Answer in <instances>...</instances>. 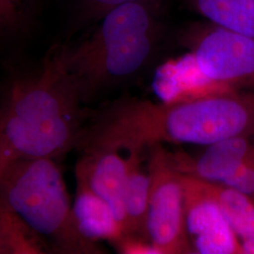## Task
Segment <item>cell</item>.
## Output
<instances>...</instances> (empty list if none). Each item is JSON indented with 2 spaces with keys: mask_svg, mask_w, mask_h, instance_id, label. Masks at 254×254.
<instances>
[{
  "mask_svg": "<svg viewBox=\"0 0 254 254\" xmlns=\"http://www.w3.org/2000/svg\"><path fill=\"white\" fill-rule=\"evenodd\" d=\"M181 175L195 190L218 205L239 239L254 236V200L251 196L222 183Z\"/></svg>",
  "mask_w": 254,
  "mask_h": 254,
  "instance_id": "11",
  "label": "cell"
},
{
  "mask_svg": "<svg viewBox=\"0 0 254 254\" xmlns=\"http://www.w3.org/2000/svg\"><path fill=\"white\" fill-rule=\"evenodd\" d=\"M242 254H254V236L240 239Z\"/></svg>",
  "mask_w": 254,
  "mask_h": 254,
  "instance_id": "20",
  "label": "cell"
},
{
  "mask_svg": "<svg viewBox=\"0 0 254 254\" xmlns=\"http://www.w3.org/2000/svg\"><path fill=\"white\" fill-rule=\"evenodd\" d=\"M209 23L254 38V0H187Z\"/></svg>",
  "mask_w": 254,
  "mask_h": 254,
  "instance_id": "13",
  "label": "cell"
},
{
  "mask_svg": "<svg viewBox=\"0 0 254 254\" xmlns=\"http://www.w3.org/2000/svg\"><path fill=\"white\" fill-rule=\"evenodd\" d=\"M112 245L120 254H160L150 241L137 236L126 235Z\"/></svg>",
  "mask_w": 254,
  "mask_h": 254,
  "instance_id": "18",
  "label": "cell"
},
{
  "mask_svg": "<svg viewBox=\"0 0 254 254\" xmlns=\"http://www.w3.org/2000/svg\"><path fill=\"white\" fill-rule=\"evenodd\" d=\"M83 104L56 45L37 71L10 83L0 109V131L17 158L58 160L81 139L91 114Z\"/></svg>",
  "mask_w": 254,
  "mask_h": 254,
  "instance_id": "2",
  "label": "cell"
},
{
  "mask_svg": "<svg viewBox=\"0 0 254 254\" xmlns=\"http://www.w3.org/2000/svg\"><path fill=\"white\" fill-rule=\"evenodd\" d=\"M222 184L233 187L254 198V155Z\"/></svg>",
  "mask_w": 254,
  "mask_h": 254,
  "instance_id": "17",
  "label": "cell"
},
{
  "mask_svg": "<svg viewBox=\"0 0 254 254\" xmlns=\"http://www.w3.org/2000/svg\"><path fill=\"white\" fill-rule=\"evenodd\" d=\"M35 0H0V35L14 33L24 27Z\"/></svg>",
  "mask_w": 254,
  "mask_h": 254,
  "instance_id": "15",
  "label": "cell"
},
{
  "mask_svg": "<svg viewBox=\"0 0 254 254\" xmlns=\"http://www.w3.org/2000/svg\"><path fill=\"white\" fill-rule=\"evenodd\" d=\"M148 172L151 186L147 236L160 254H194L186 229L184 190L162 144L150 146Z\"/></svg>",
  "mask_w": 254,
  "mask_h": 254,
  "instance_id": "6",
  "label": "cell"
},
{
  "mask_svg": "<svg viewBox=\"0 0 254 254\" xmlns=\"http://www.w3.org/2000/svg\"><path fill=\"white\" fill-rule=\"evenodd\" d=\"M17 159V156L9 147L0 131V178L9 164Z\"/></svg>",
  "mask_w": 254,
  "mask_h": 254,
  "instance_id": "19",
  "label": "cell"
},
{
  "mask_svg": "<svg viewBox=\"0 0 254 254\" xmlns=\"http://www.w3.org/2000/svg\"><path fill=\"white\" fill-rule=\"evenodd\" d=\"M186 229L194 254H242L241 244L218 205L195 190L180 174Z\"/></svg>",
  "mask_w": 254,
  "mask_h": 254,
  "instance_id": "7",
  "label": "cell"
},
{
  "mask_svg": "<svg viewBox=\"0 0 254 254\" xmlns=\"http://www.w3.org/2000/svg\"><path fill=\"white\" fill-rule=\"evenodd\" d=\"M0 246L3 254H52L46 241L1 200Z\"/></svg>",
  "mask_w": 254,
  "mask_h": 254,
  "instance_id": "14",
  "label": "cell"
},
{
  "mask_svg": "<svg viewBox=\"0 0 254 254\" xmlns=\"http://www.w3.org/2000/svg\"><path fill=\"white\" fill-rule=\"evenodd\" d=\"M254 137V91H236L176 104L121 98L92 112L76 147L144 152L163 143L208 146Z\"/></svg>",
  "mask_w": 254,
  "mask_h": 254,
  "instance_id": "1",
  "label": "cell"
},
{
  "mask_svg": "<svg viewBox=\"0 0 254 254\" xmlns=\"http://www.w3.org/2000/svg\"><path fill=\"white\" fill-rule=\"evenodd\" d=\"M201 73L236 91H254V38L218 27L194 23L180 35Z\"/></svg>",
  "mask_w": 254,
  "mask_h": 254,
  "instance_id": "5",
  "label": "cell"
},
{
  "mask_svg": "<svg viewBox=\"0 0 254 254\" xmlns=\"http://www.w3.org/2000/svg\"><path fill=\"white\" fill-rule=\"evenodd\" d=\"M131 157V168L127 176L124 206L128 236H137L148 240L147 216L150 196V174L142 168V152L127 153Z\"/></svg>",
  "mask_w": 254,
  "mask_h": 254,
  "instance_id": "12",
  "label": "cell"
},
{
  "mask_svg": "<svg viewBox=\"0 0 254 254\" xmlns=\"http://www.w3.org/2000/svg\"><path fill=\"white\" fill-rule=\"evenodd\" d=\"M76 180V193L72 204L77 230L86 239L94 243L108 241L114 244L126 236L125 229L109 203L80 180Z\"/></svg>",
  "mask_w": 254,
  "mask_h": 254,
  "instance_id": "10",
  "label": "cell"
},
{
  "mask_svg": "<svg viewBox=\"0 0 254 254\" xmlns=\"http://www.w3.org/2000/svg\"><path fill=\"white\" fill-rule=\"evenodd\" d=\"M197 156L168 152L169 159L178 173L205 181L224 183L254 155V137L236 136L206 146Z\"/></svg>",
  "mask_w": 254,
  "mask_h": 254,
  "instance_id": "9",
  "label": "cell"
},
{
  "mask_svg": "<svg viewBox=\"0 0 254 254\" xmlns=\"http://www.w3.org/2000/svg\"><path fill=\"white\" fill-rule=\"evenodd\" d=\"M52 158H17L0 178V200L32 228L52 254H100L77 230L64 174Z\"/></svg>",
  "mask_w": 254,
  "mask_h": 254,
  "instance_id": "4",
  "label": "cell"
},
{
  "mask_svg": "<svg viewBox=\"0 0 254 254\" xmlns=\"http://www.w3.org/2000/svg\"><path fill=\"white\" fill-rule=\"evenodd\" d=\"M82 15L97 21L105 13L121 5L129 3H144L163 8L164 0H75Z\"/></svg>",
  "mask_w": 254,
  "mask_h": 254,
  "instance_id": "16",
  "label": "cell"
},
{
  "mask_svg": "<svg viewBox=\"0 0 254 254\" xmlns=\"http://www.w3.org/2000/svg\"><path fill=\"white\" fill-rule=\"evenodd\" d=\"M80 152L74 170L75 179L82 180L109 203L127 235L124 195L131 157L109 149H86Z\"/></svg>",
  "mask_w": 254,
  "mask_h": 254,
  "instance_id": "8",
  "label": "cell"
},
{
  "mask_svg": "<svg viewBox=\"0 0 254 254\" xmlns=\"http://www.w3.org/2000/svg\"><path fill=\"white\" fill-rule=\"evenodd\" d=\"M164 31L161 7L129 3L105 13L75 44L58 45L83 103L141 73L158 49Z\"/></svg>",
  "mask_w": 254,
  "mask_h": 254,
  "instance_id": "3",
  "label": "cell"
}]
</instances>
